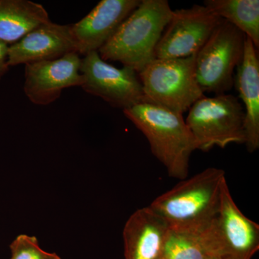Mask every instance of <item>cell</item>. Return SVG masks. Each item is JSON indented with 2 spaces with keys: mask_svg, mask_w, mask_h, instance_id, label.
I'll list each match as a JSON object with an SVG mask.
<instances>
[{
  "mask_svg": "<svg viewBox=\"0 0 259 259\" xmlns=\"http://www.w3.org/2000/svg\"><path fill=\"white\" fill-rule=\"evenodd\" d=\"M221 168H208L181 181L153 201L149 207L175 231L199 234L218 215L223 183Z\"/></svg>",
  "mask_w": 259,
  "mask_h": 259,
  "instance_id": "cell-1",
  "label": "cell"
},
{
  "mask_svg": "<svg viewBox=\"0 0 259 259\" xmlns=\"http://www.w3.org/2000/svg\"><path fill=\"white\" fill-rule=\"evenodd\" d=\"M172 15L167 0H141L98 51L100 57L118 61L139 74L156 59V46Z\"/></svg>",
  "mask_w": 259,
  "mask_h": 259,
  "instance_id": "cell-2",
  "label": "cell"
},
{
  "mask_svg": "<svg viewBox=\"0 0 259 259\" xmlns=\"http://www.w3.org/2000/svg\"><path fill=\"white\" fill-rule=\"evenodd\" d=\"M123 112L146 136L151 152L166 167L168 176L187 179L190 156L197 148L183 115L147 102Z\"/></svg>",
  "mask_w": 259,
  "mask_h": 259,
  "instance_id": "cell-3",
  "label": "cell"
},
{
  "mask_svg": "<svg viewBox=\"0 0 259 259\" xmlns=\"http://www.w3.org/2000/svg\"><path fill=\"white\" fill-rule=\"evenodd\" d=\"M196 55L150 62L139 76L145 100L183 115L204 97L196 76Z\"/></svg>",
  "mask_w": 259,
  "mask_h": 259,
  "instance_id": "cell-4",
  "label": "cell"
},
{
  "mask_svg": "<svg viewBox=\"0 0 259 259\" xmlns=\"http://www.w3.org/2000/svg\"><path fill=\"white\" fill-rule=\"evenodd\" d=\"M245 114L241 104L232 95L202 97L189 110L185 122L197 149L208 151L218 146L245 143Z\"/></svg>",
  "mask_w": 259,
  "mask_h": 259,
  "instance_id": "cell-5",
  "label": "cell"
},
{
  "mask_svg": "<svg viewBox=\"0 0 259 259\" xmlns=\"http://www.w3.org/2000/svg\"><path fill=\"white\" fill-rule=\"evenodd\" d=\"M197 236L212 259H250L259 249V226L238 208L226 180L218 215Z\"/></svg>",
  "mask_w": 259,
  "mask_h": 259,
  "instance_id": "cell-6",
  "label": "cell"
},
{
  "mask_svg": "<svg viewBox=\"0 0 259 259\" xmlns=\"http://www.w3.org/2000/svg\"><path fill=\"white\" fill-rule=\"evenodd\" d=\"M245 34L222 20L196 54V76L203 93L226 94L234 84V71L244 54Z\"/></svg>",
  "mask_w": 259,
  "mask_h": 259,
  "instance_id": "cell-7",
  "label": "cell"
},
{
  "mask_svg": "<svg viewBox=\"0 0 259 259\" xmlns=\"http://www.w3.org/2000/svg\"><path fill=\"white\" fill-rule=\"evenodd\" d=\"M81 88L86 93L100 97L112 107L131 108L146 102L139 74L131 68H116L93 51L81 59Z\"/></svg>",
  "mask_w": 259,
  "mask_h": 259,
  "instance_id": "cell-8",
  "label": "cell"
},
{
  "mask_svg": "<svg viewBox=\"0 0 259 259\" xmlns=\"http://www.w3.org/2000/svg\"><path fill=\"white\" fill-rule=\"evenodd\" d=\"M222 20L204 5L173 10L171 20L156 46L155 57L180 59L196 55Z\"/></svg>",
  "mask_w": 259,
  "mask_h": 259,
  "instance_id": "cell-9",
  "label": "cell"
},
{
  "mask_svg": "<svg viewBox=\"0 0 259 259\" xmlns=\"http://www.w3.org/2000/svg\"><path fill=\"white\" fill-rule=\"evenodd\" d=\"M81 62L77 53H71L54 60L25 65L24 93L35 105H50L64 89L81 86Z\"/></svg>",
  "mask_w": 259,
  "mask_h": 259,
  "instance_id": "cell-10",
  "label": "cell"
},
{
  "mask_svg": "<svg viewBox=\"0 0 259 259\" xmlns=\"http://www.w3.org/2000/svg\"><path fill=\"white\" fill-rule=\"evenodd\" d=\"M141 0H102L79 22L71 25L76 53L98 51L112 36Z\"/></svg>",
  "mask_w": 259,
  "mask_h": 259,
  "instance_id": "cell-11",
  "label": "cell"
},
{
  "mask_svg": "<svg viewBox=\"0 0 259 259\" xmlns=\"http://www.w3.org/2000/svg\"><path fill=\"white\" fill-rule=\"evenodd\" d=\"M76 53L71 25L51 21L29 32L8 47L9 66L54 60L66 54Z\"/></svg>",
  "mask_w": 259,
  "mask_h": 259,
  "instance_id": "cell-12",
  "label": "cell"
},
{
  "mask_svg": "<svg viewBox=\"0 0 259 259\" xmlns=\"http://www.w3.org/2000/svg\"><path fill=\"white\" fill-rule=\"evenodd\" d=\"M170 227L148 207L131 214L124 226L125 259H162Z\"/></svg>",
  "mask_w": 259,
  "mask_h": 259,
  "instance_id": "cell-13",
  "label": "cell"
},
{
  "mask_svg": "<svg viewBox=\"0 0 259 259\" xmlns=\"http://www.w3.org/2000/svg\"><path fill=\"white\" fill-rule=\"evenodd\" d=\"M234 83L244 104L245 144L248 151L253 153L259 148V60L258 49L248 37Z\"/></svg>",
  "mask_w": 259,
  "mask_h": 259,
  "instance_id": "cell-14",
  "label": "cell"
},
{
  "mask_svg": "<svg viewBox=\"0 0 259 259\" xmlns=\"http://www.w3.org/2000/svg\"><path fill=\"white\" fill-rule=\"evenodd\" d=\"M51 21L41 4L29 0H0V41L8 45Z\"/></svg>",
  "mask_w": 259,
  "mask_h": 259,
  "instance_id": "cell-15",
  "label": "cell"
},
{
  "mask_svg": "<svg viewBox=\"0 0 259 259\" xmlns=\"http://www.w3.org/2000/svg\"><path fill=\"white\" fill-rule=\"evenodd\" d=\"M204 5L243 32L258 49V0H206Z\"/></svg>",
  "mask_w": 259,
  "mask_h": 259,
  "instance_id": "cell-16",
  "label": "cell"
},
{
  "mask_svg": "<svg viewBox=\"0 0 259 259\" xmlns=\"http://www.w3.org/2000/svg\"><path fill=\"white\" fill-rule=\"evenodd\" d=\"M162 259H212L197 234L170 228Z\"/></svg>",
  "mask_w": 259,
  "mask_h": 259,
  "instance_id": "cell-17",
  "label": "cell"
},
{
  "mask_svg": "<svg viewBox=\"0 0 259 259\" xmlns=\"http://www.w3.org/2000/svg\"><path fill=\"white\" fill-rule=\"evenodd\" d=\"M10 259H61L55 253L42 250L35 236L22 234L10 244Z\"/></svg>",
  "mask_w": 259,
  "mask_h": 259,
  "instance_id": "cell-18",
  "label": "cell"
},
{
  "mask_svg": "<svg viewBox=\"0 0 259 259\" xmlns=\"http://www.w3.org/2000/svg\"><path fill=\"white\" fill-rule=\"evenodd\" d=\"M8 46L0 41V79L8 71L9 65L8 62Z\"/></svg>",
  "mask_w": 259,
  "mask_h": 259,
  "instance_id": "cell-19",
  "label": "cell"
}]
</instances>
